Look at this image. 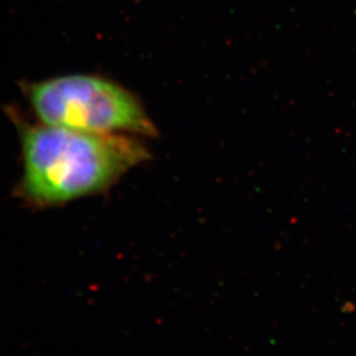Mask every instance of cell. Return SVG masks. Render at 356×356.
Wrapping results in <instances>:
<instances>
[{
    "label": "cell",
    "instance_id": "1",
    "mask_svg": "<svg viewBox=\"0 0 356 356\" xmlns=\"http://www.w3.org/2000/svg\"><path fill=\"white\" fill-rule=\"evenodd\" d=\"M21 195L40 207L63 204L108 188L148 159L136 140L43 124L22 133Z\"/></svg>",
    "mask_w": 356,
    "mask_h": 356
},
{
    "label": "cell",
    "instance_id": "2",
    "mask_svg": "<svg viewBox=\"0 0 356 356\" xmlns=\"http://www.w3.org/2000/svg\"><path fill=\"white\" fill-rule=\"evenodd\" d=\"M28 97L40 121L50 126L94 134L157 133L131 91L92 75H66L31 84Z\"/></svg>",
    "mask_w": 356,
    "mask_h": 356
}]
</instances>
